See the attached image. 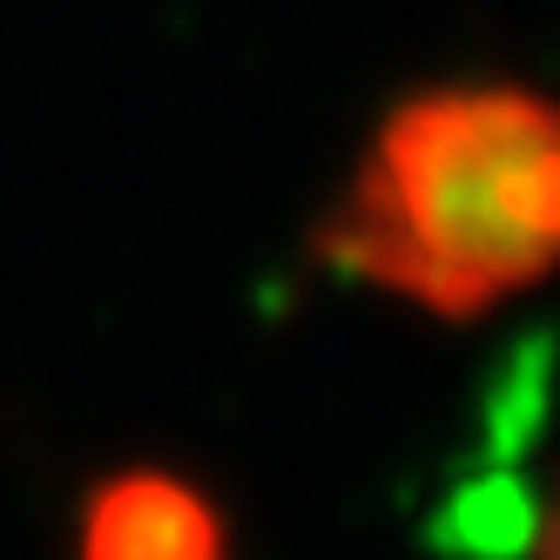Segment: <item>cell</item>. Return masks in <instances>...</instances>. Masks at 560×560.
Instances as JSON below:
<instances>
[{
    "label": "cell",
    "instance_id": "obj_1",
    "mask_svg": "<svg viewBox=\"0 0 560 560\" xmlns=\"http://www.w3.org/2000/svg\"><path fill=\"white\" fill-rule=\"evenodd\" d=\"M317 250L432 317H487L560 270V102L425 89L372 129Z\"/></svg>",
    "mask_w": 560,
    "mask_h": 560
},
{
    "label": "cell",
    "instance_id": "obj_2",
    "mask_svg": "<svg viewBox=\"0 0 560 560\" xmlns=\"http://www.w3.org/2000/svg\"><path fill=\"white\" fill-rule=\"evenodd\" d=\"M82 560H230V534L189 479L115 472L82 513Z\"/></svg>",
    "mask_w": 560,
    "mask_h": 560
},
{
    "label": "cell",
    "instance_id": "obj_3",
    "mask_svg": "<svg viewBox=\"0 0 560 560\" xmlns=\"http://www.w3.org/2000/svg\"><path fill=\"white\" fill-rule=\"evenodd\" d=\"M540 527H547V500L527 479L479 472L446 493V506L432 520V540L446 553H466V560H520V553H534Z\"/></svg>",
    "mask_w": 560,
    "mask_h": 560
},
{
    "label": "cell",
    "instance_id": "obj_4",
    "mask_svg": "<svg viewBox=\"0 0 560 560\" xmlns=\"http://www.w3.org/2000/svg\"><path fill=\"white\" fill-rule=\"evenodd\" d=\"M527 560H560V493L547 500V527H540V540H534Z\"/></svg>",
    "mask_w": 560,
    "mask_h": 560
}]
</instances>
